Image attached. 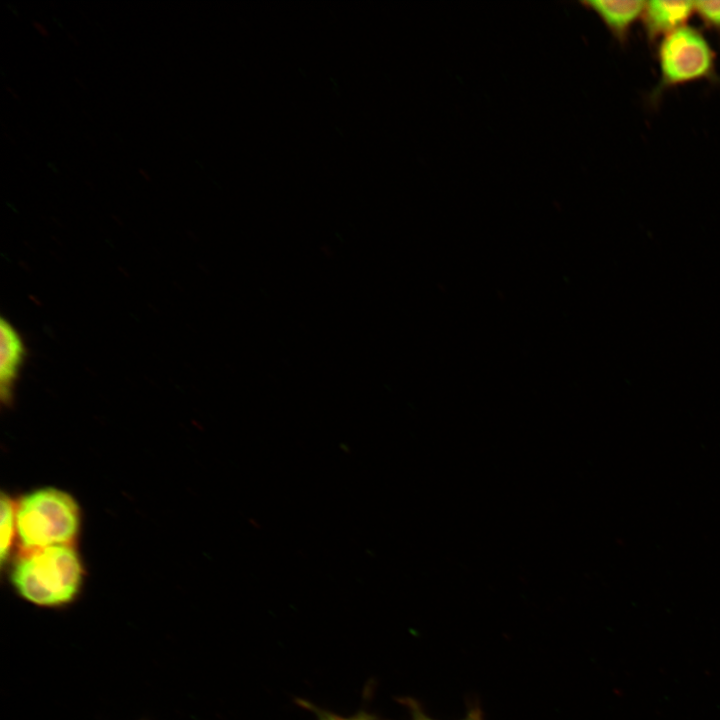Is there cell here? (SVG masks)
Instances as JSON below:
<instances>
[{"mask_svg": "<svg viewBox=\"0 0 720 720\" xmlns=\"http://www.w3.org/2000/svg\"><path fill=\"white\" fill-rule=\"evenodd\" d=\"M585 9L594 12L620 44L628 42L632 27L641 19L646 1L582 0Z\"/></svg>", "mask_w": 720, "mask_h": 720, "instance_id": "obj_5", "label": "cell"}, {"mask_svg": "<svg viewBox=\"0 0 720 720\" xmlns=\"http://www.w3.org/2000/svg\"><path fill=\"white\" fill-rule=\"evenodd\" d=\"M659 80L649 93L655 106L662 95L675 87L707 80L720 83L716 53L704 34L692 26H683L663 37L657 45Z\"/></svg>", "mask_w": 720, "mask_h": 720, "instance_id": "obj_3", "label": "cell"}, {"mask_svg": "<svg viewBox=\"0 0 720 720\" xmlns=\"http://www.w3.org/2000/svg\"><path fill=\"white\" fill-rule=\"evenodd\" d=\"M79 527L76 501L59 489L35 490L16 506V533L23 550L70 544Z\"/></svg>", "mask_w": 720, "mask_h": 720, "instance_id": "obj_2", "label": "cell"}, {"mask_svg": "<svg viewBox=\"0 0 720 720\" xmlns=\"http://www.w3.org/2000/svg\"><path fill=\"white\" fill-rule=\"evenodd\" d=\"M694 8L702 23L720 34V1H697Z\"/></svg>", "mask_w": 720, "mask_h": 720, "instance_id": "obj_9", "label": "cell"}, {"mask_svg": "<svg viewBox=\"0 0 720 720\" xmlns=\"http://www.w3.org/2000/svg\"><path fill=\"white\" fill-rule=\"evenodd\" d=\"M0 562L3 565L10 555L16 528V504L5 494L1 496Z\"/></svg>", "mask_w": 720, "mask_h": 720, "instance_id": "obj_7", "label": "cell"}, {"mask_svg": "<svg viewBox=\"0 0 720 720\" xmlns=\"http://www.w3.org/2000/svg\"><path fill=\"white\" fill-rule=\"evenodd\" d=\"M0 342V395L2 402L9 404L26 350L20 334L5 318L0 320Z\"/></svg>", "mask_w": 720, "mask_h": 720, "instance_id": "obj_6", "label": "cell"}, {"mask_svg": "<svg viewBox=\"0 0 720 720\" xmlns=\"http://www.w3.org/2000/svg\"><path fill=\"white\" fill-rule=\"evenodd\" d=\"M34 27L41 33L43 36H48L47 29L39 22H33Z\"/></svg>", "mask_w": 720, "mask_h": 720, "instance_id": "obj_11", "label": "cell"}, {"mask_svg": "<svg viewBox=\"0 0 720 720\" xmlns=\"http://www.w3.org/2000/svg\"><path fill=\"white\" fill-rule=\"evenodd\" d=\"M693 14L692 1H646L641 20L648 42H659L671 32L686 26Z\"/></svg>", "mask_w": 720, "mask_h": 720, "instance_id": "obj_4", "label": "cell"}, {"mask_svg": "<svg viewBox=\"0 0 720 720\" xmlns=\"http://www.w3.org/2000/svg\"><path fill=\"white\" fill-rule=\"evenodd\" d=\"M140 173L143 175V177H145L146 179H149V178L147 177L148 175L146 174V172H143L142 170H140Z\"/></svg>", "mask_w": 720, "mask_h": 720, "instance_id": "obj_12", "label": "cell"}, {"mask_svg": "<svg viewBox=\"0 0 720 720\" xmlns=\"http://www.w3.org/2000/svg\"><path fill=\"white\" fill-rule=\"evenodd\" d=\"M401 702L408 708L410 712V720H437L431 718L423 710L420 703L411 698L402 699ZM461 720H484L483 713L479 706H473L467 715Z\"/></svg>", "mask_w": 720, "mask_h": 720, "instance_id": "obj_10", "label": "cell"}, {"mask_svg": "<svg viewBox=\"0 0 720 720\" xmlns=\"http://www.w3.org/2000/svg\"><path fill=\"white\" fill-rule=\"evenodd\" d=\"M297 703L303 708L313 712L316 720H379L375 714L365 709H361L350 716H342L333 711L318 707L307 700L297 699Z\"/></svg>", "mask_w": 720, "mask_h": 720, "instance_id": "obj_8", "label": "cell"}, {"mask_svg": "<svg viewBox=\"0 0 720 720\" xmlns=\"http://www.w3.org/2000/svg\"><path fill=\"white\" fill-rule=\"evenodd\" d=\"M84 571L70 544L23 550L10 581L24 600L43 608H62L80 594Z\"/></svg>", "mask_w": 720, "mask_h": 720, "instance_id": "obj_1", "label": "cell"}]
</instances>
